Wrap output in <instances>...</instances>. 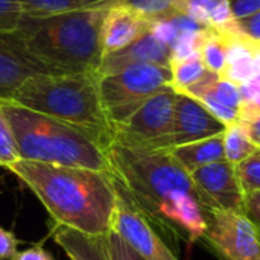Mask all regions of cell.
Returning <instances> with one entry per match:
<instances>
[{
    "label": "cell",
    "mask_w": 260,
    "mask_h": 260,
    "mask_svg": "<svg viewBox=\"0 0 260 260\" xmlns=\"http://www.w3.org/2000/svg\"><path fill=\"white\" fill-rule=\"evenodd\" d=\"M117 3L133 9L154 24L187 17L189 11V0H119Z\"/></svg>",
    "instance_id": "19"
},
{
    "label": "cell",
    "mask_w": 260,
    "mask_h": 260,
    "mask_svg": "<svg viewBox=\"0 0 260 260\" xmlns=\"http://www.w3.org/2000/svg\"><path fill=\"white\" fill-rule=\"evenodd\" d=\"M20 241L14 236V233L0 227V260L15 259L18 254Z\"/></svg>",
    "instance_id": "29"
},
{
    "label": "cell",
    "mask_w": 260,
    "mask_h": 260,
    "mask_svg": "<svg viewBox=\"0 0 260 260\" xmlns=\"http://www.w3.org/2000/svg\"><path fill=\"white\" fill-rule=\"evenodd\" d=\"M55 242L70 260H111L107 235H85L67 227H58Z\"/></svg>",
    "instance_id": "16"
},
{
    "label": "cell",
    "mask_w": 260,
    "mask_h": 260,
    "mask_svg": "<svg viewBox=\"0 0 260 260\" xmlns=\"http://www.w3.org/2000/svg\"><path fill=\"white\" fill-rule=\"evenodd\" d=\"M15 139L20 160L111 172L99 143L79 129L14 102H0Z\"/></svg>",
    "instance_id": "5"
},
{
    "label": "cell",
    "mask_w": 260,
    "mask_h": 260,
    "mask_svg": "<svg viewBox=\"0 0 260 260\" xmlns=\"http://www.w3.org/2000/svg\"><path fill=\"white\" fill-rule=\"evenodd\" d=\"M37 75H53L15 40L12 32H0V102H9L20 85Z\"/></svg>",
    "instance_id": "12"
},
{
    "label": "cell",
    "mask_w": 260,
    "mask_h": 260,
    "mask_svg": "<svg viewBox=\"0 0 260 260\" xmlns=\"http://www.w3.org/2000/svg\"><path fill=\"white\" fill-rule=\"evenodd\" d=\"M111 177L117 195L111 230L145 260H178L155 232L151 221L136 206L125 186L113 175V172Z\"/></svg>",
    "instance_id": "8"
},
{
    "label": "cell",
    "mask_w": 260,
    "mask_h": 260,
    "mask_svg": "<svg viewBox=\"0 0 260 260\" xmlns=\"http://www.w3.org/2000/svg\"><path fill=\"white\" fill-rule=\"evenodd\" d=\"M236 30L254 41H260V11L247 18L236 20Z\"/></svg>",
    "instance_id": "30"
},
{
    "label": "cell",
    "mask_w": 260,
    "mask_h": 260,
    "mask_svg": "<svg viewBox=\"0 0 260 260\" xmlns=\"http://www.w3.org/2000/svg\"><path fill=\"white\" fill-rule=\"evenodd\" d=\"M236 174L245 195L260 190V148L236 165Z\"/></svg>",
    "instance_id": "24"
},
{
    "label": "cell",
    "mask_w": 260,
    "mask_h": 260,
    "mask_svg": "<svg viewBox=\"0 0 260 260\" xmlns=\"http://www.w3.org/2000/svg\"><path fill=\"white\" fill-rule=\"evenodd\" d=\"M222 134L177 146L169 152L189 174H192L203 166L225 160Z\"/></svg>",
    "instance_id": "17"
},
{
    "label": "cell",
    "mask_w": 260,
    "mask_h": 260,
    "mask_svg": "<svg viewBox=\"0 0 260 260\" xmlns=\"http://www.w3.org/2000/svg\"><path fill=\"white\" fill-rule=\"evenodd\" d=\"M154 26V23L120 3L108 6L101 30L104 52L111 53L126 47L149 32Z\"/></svg>",
    "instance_id": "15"
},
{
    "label": "cell",
    "mask_w": 260,
    "mask_h": 260,
    "mask_svg": "<svg viewBox=\"0 0 260 260\" xmlns=\"http://www.w3.org/2000/svg\"><path fill=\"white\" fill-rule=\"evenodd\" d=\"M18 149L15 145L14 134L8 123V119L0 107V168L8 169L12 163L18 161Z\"/></svg>",
    "instance_id": "25"
},
{
    "label": "cell",
    "mask_w": 260,
    "mask_h": 260,
    "mask_svg": "<svg viewBox=\"0 0 260 260\" xmlns=\"http://www.w3.org/2000/svg\"><path fill=\"white\" fill-rule=\"evenodd\" d=\"M14 260H53L52 254L41 247H32L18 253Z\"/></svg>",
    "instance_id": "33"
},
{
    "label": "cell",
    "mask_w": 260,
    "mask_h": 260,
    "mask_svg": "<svg viewBox=\"0 0 260 260\" xmlns=\"http://www.w3.org/2000/svg\"><path fill=\"white\" fill-rule=\"evenodd\" d=\"M225 126L227 125L213 116L200 101L177 93L174 129L172 134L161 142L158 149L171 151L181 145L219 136L225 131Z\"/></svg>",
    "instance_id": "10"
},
{
    "label": "cell",
    "mask_w": 260,
    "mask_h": 260,
    "mask_svg": "<svg viewBox=\"0 0 260 260\" xmlns=\"http://www.w3.org/2000/svg\"><path fill=\"white\" fill-rule=\"evenodd\" d=\"M204 239L225 260H260V238L244 213L213 210Z\"/></svg>",
    "instance_id": "9"
},
{
    "label": "cell",
    "mask_w": 260,
    "mask_h": 260,
    "mask_svg": "<svg viewBox=\"0 0 260 260\" xmlns=\"http://www.w3.org/2000/svg\"><path fill=\"white\" fill-rule=\"evenodd\" d=\"M107 155L113 175L151 224L190 244L204 238L213 207L169 151L111 143Z\"/></svg>",
    "instance_id": "1"
},
{
    "label": "cell",
    "mask_w": 260,
    "mask_h": 260,
    "mask_svg": "<svg viewBox=\"0 0 260 260\" xmlns=\"http://www.w3.org/2000/svg\"><path fill=\"white\" fill-rule=\"evenodd\" d=\"M105 11L23 14L12 35L53 75L98 73L105 55L101 37Z\"/></svg>",
    "instance_id": "3"
},
{
    "label": "cell",
    "mask_w": 260,
    "mask_h": 260,
    "mask_svg": "<svg viewBox=\"0 0 260 260\" xmlns=\"http://www.w3.org/2000/svg\"><path fill=\"white\" fill-rule=\"evenodd\" d=\"M227 38L216 29H201L198 37V55L209 72L222 76L227 66Z\"/></svg>",
    "instance_id": "20"
},
{
    "label": "cell",
    "mask_w": 260,
    "mask_h": 260,
    "mask_svg": "<svg viewBox=\"0 0 260 260\" xmlns=\"http://www.w3.org/2000/svg\"><path fill=\"white\" fill-rule=\"evenodd\" d=\"M259 238H260V233H259Z\"/></svg>",
    "instance_id": "35"
},
{
    "label": "cell",
    "mask_w": 260,
    "mask_h": 260,
    "mask_svg": "<svg viewBox=\"0 0 260 260\" xmlns=\"http://www.w3.org/2000/svg\"><path fill=\"white\" fill-rule=\"evenodd\" d=\"M250 137V140L260 148V116H256V117H251L245 122H241Z\"/></svg>",
    "instance_id": "34"
},
{
    "label": "cell",
    "mask_w": 260,
    "mask_h": 260,
    "mask_svg": "<svg viewBox=\"0 0 260 260\" xmlns=\"http://www.w3.org/2000/svg\"><path fill=\"white\" fill-rule=\"evenodd\" d=\"M183 94L192 96L200 101L213 116H216L225 125L239 120V111L242 107L241 87L219 75L210 73L204 81L189 88Z\"/></svg>",
    "instance_id": "14"
},
{
    "label": "cell",
    "mask_w": 260,
    "mask_h": 260,
    "mask_svg": "<svg viewBox=\"0 0 260 260\" xmlns=\"http://www.w3.org/2000/svg\"><path fill=\"white\" fill-rule=\"evenodd\" d=\"M44 206L58 227L108 235L116 210L111 172L18 160L8 168Z\"/></svg>",
    "instance_id": "2"
},
{
    "label": "cell",
    "mask_w": 260,
    "mask_h": 260,
    "mask_svg": "<svg viewBox=\"0 0 260 260\" xmlns=\"http://www.w3.org/2000/svg\"><path fill=\"white\" fill-rule=\"evenodd\" d=\"M27 15H53L64 12L108 8L119 0H18Z\"/></svg>",
    "instance_id": "21"
},
{
    "label": "cell",
    "mask_w": 260,
    "mask_h": 260,
    "mask_svg": "<svg viewBox=\"0 0 260 260\" xmlns=\"http://www.w3.org/2000/svg\"><path fill=\"white\" fill-rule=\"evenodd\" d=\"M222 137H224L225 160L233 163V165H238V163L244 161L247 157H250L253 152H256L259 149L250 140L244 125L239 120L235 122V123L227 125Z\"/></svg>",
    "instance_id": "23"
},
{
    "label": "cell",
    "mask_w": 260,
    "mask_h": 260,
    "mask_svg": "<svg viewBox=\"0 0 260 260\" xmlns=\"http://www.w3.org/2000/svg\"><path fill=\"white\" fill-rule=\"evenodd\" d=\"M230 9L235 20H242L260 11V0H230Z\"/></svg>",
    "instance_id": "32"
},
{
    "label": "cell",
    "mask_w": 260,
    "mask_h": 260,
    "mask_svg": "<svg viewBox=\"0 0 260 260\" xmlns=\"http://www.w3.org/2000/svg\"><path fill=\"white\" fill-rule=\"evenodd\" d=\"M108 238V250H110V256L111 260H145L140 257L117 233H114L113 230H110V233L107 235Z\"/></svg>",
    "instance_id": "28"
},
{
    "label": "cell",
    "mask_w": 260,
    "mask_h": 260,
    "mask_svg": "<svg viewBox=\"0 0 260 260\" xmlns=\"http://www.w3.org/2000/svg\"><path fill=\"white\" fill-rule=\"evenodd\" d=\"M9 102L70 125L104 149L111 145L113 128L101 101L98 73L37 75Z\"/></svg>",
    "instance_id": "4"
},
{
    "label": "cell",
    "mask_w": 260,
    "mask_h": 260,
    "mask_svg": "<svg viewBox=\"0 0 260 260\" xmlns=\"http://www.w3.org/2000/svg\"><path fill=\"white\" fill-rule=\"evenodd\" d=\"M190 177L213 210L244 213L245 193L236 174V165L227 160L216 161L197 169Z\"/></svg>",
    "instance_id": "11"
},
{
    "label": "cell",
    "mask_w": 260,
    "mask_h": 260,
    "mask_svg": "<svg viewBox=\"0 0 260 260\" xmlns=\"http://www.w3.org/2000/svg\"><path fill=\"white\" fill-rule=\"evenodd\" d=\"M171 73L172 82L171 87L177 93H184L189 88L195 87L201 81H204L212 72L204 66L203 59L198 53H193L186 58H178L171 61Z\"/></svg>",
    "instance_id": "22"
},
{
    "label": "cell",
    "mask_w": 260,
    "mask_h": 260,
    "mask_svg": "<svg viewBox=\"0 0 260 260\" xmlns=\"http://www.w3.org/2000/svg\"><path fill=\"white\" fill-rule=\"evenodd\" d=\"M171 61L172 47L161 37H158L152 27L149 32H146L126 47L117 52L105 53L98 75L113 73L133 64H157L171 67Z\"/></svg>",
    "instance_id": "13"
},
{
    "label": "cell",
    "mask_w": 260,
    "mask_h": 260,
    "mask_svg": "<svg viewBox=\"0 0 260 260\" xmlns=\"http://www.w3.org/2000/svg\"><path fill=\"white\" fill-rule=\"evenodd\" d=\"M177 91L168 88L145 101L126 119L114 123L111 143L158 149L161 142L172 134L175 119Z\"/></svg>",
    "instance_id": "7"
},
{
    "label": "cell",
    "mask_w": 260,
    "mask_h": 260,
    "mask_svg": "<svg viewBox=\"0 0 260 260\" xmlns=\"http://www.w3.org/2000/svg\"><path fill=\"white\" fill-rule=\"evenodd\" d=\"M171 67L133 64L117 72L98 75L102 105L111 126L126 119L145 101L171 87Z\"/></svg>",
    "instance_id": "6"
},
{
    "label": "cell",
    "mask_w": 260,
    "mask_h": 260,
    "mask_svg": "<svg viewBox=\"0 0 260 260\" xmlns=\"http://www.w3.org/2000/svg\"><path fill=\"white\" fill-rule=\"evenodd\" d=\"M187 17L203 29L238 32L230 0H189Z\"/></svg>",
    "instance_id": "18"
},
{
    "label": "cell",
    "mask_w": 260,
    "mask_h": 260,
    "mask_svg": "<svg viewBox=\"0 0 260 260\" xmlns=\"http://www.w3.org/2000/svg\"><path fill=\"white\" fill-rule=\"evenodd\" d=\"M23 14L18 0H0V32H14Z\"/></svg>",
    "instance_id": "27"
},
{
    "label": "cell",
    "mask_w": 260,
    "mask_h": 260,
    "mask_svg": "<svg viewBox=\"0 0 260 260\" xmlns=\"http://www.w3.org/2000/svg\"><path fill=\"white\" fill-rule=\"evenodd\" d=\"M242 107L239 111V122H245L251 117L260 116V85L247 82L241 85Z\"/></svg>",
    "instance_id": "26"
},
{
    "label": "cell",
    "mask_w": 260,
    "mask_h": 260,
    "mask_svg": "<svg viewBox=\"0 0 260 260\" xmlns=\"http://www.w3.org/2000/svg\"><path fill=\"white\" fill-rule=\"evenodd\" d=\"M244 215L256 227L257 233H260V190L245 195Z\"/></svg>",
    "instance_id": "31"
}]
</instances>
